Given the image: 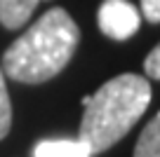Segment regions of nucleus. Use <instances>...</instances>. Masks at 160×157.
Returning <instances> with one entry per match:
<instances>
[{"label":"nucleus","instance_id":"nucleus-1","mask_svg":"<svg viewBox=\"0 0 160 157\" xmlns=\"http://www.w3.org/2000/svg\"><path fill=\"white\" fill-rule=\"evenodd\" d=\"M78 42L80 31L71 14L52 7L5 49L2 73L24 84L52 80L68 66Z\"/></svg>","mask_w":160,"mask_h":157},{"label":"nucleus","instance_id":"nucleus-4","mask_svg":"<svg viewBox=\"0 0 160 157\" xmlns=\"http://www.w3.org/2000/svg\"><path fill=\"white\" fill-rule=\"evenodd\" d=\"M33 157H92V150L80 138H45L35 143Z\"/></svg>","mask_w":160,"mask_h":157},{"label":"nucleus","instance_id":"nucleus-6","mask_svg":"<svg viewBox=\"0 0 160 157\" xmlns=\"http://www.w3.org/2000/svg\"><path fill=\"white\" fill-rule=\"evenodd\" d=\"M134 157H160V113L144 127L134 148Z\"/></svg>","mask_w":160,"mask_h":157},{"label":"nucleus","instance_id":"nucleus-7","mask_svg":"<svg viewBox=\"0 0 160 157\" xmlns=\"http://www.w3.org/2000/svg\"><path fill=\"white\" fill-rule=\"evenodd\" d=\"M10 127H12V101H10V92H7L5 73L0 68V141L7 136Z\"/></svg>","mask_w":160,"mask_h":157},{"label":"nucleus","instance_id":"nucleus-3","mask_svg":"<svg viewBox=\"0 0 160 157\" xmlns=\"http://www.w3.org/2000/svg\"><path fill=\"white\" fill-rule=\"evenodd\" d=\"M97 24L104 35L113 40H127L139 31L141 12L130 0H104L97 14Z\"/></svg>","mask_w":160,"mask_h":157},{"label":"nucleus","instance_id":"nucleus-9","mask_svg":"<svg viewBox=\"0 0 160 157\" xmlns=\"http://www.w3.org/2000/svg\"><path fill=\"white\" fill-rule=\"evenodd\" d=\"M141 14L151 24H160V0H141Z\"/></svg>","mask_w":160,"mask_h":157},{"label":"nucleus","instance_id":"nucleus-2","mask_svg":"<svg viewBox=\"0 0 160 157\" xmlns=\"http://www.w3.org/2000/svg\"><path fill=\"white\" fill-rule=\"evenodd\" d=\"M148 103L151 84L144 75H115L90 98H82L85 113L78 138L92 150V155L108 150L139 122Z\"/></svg>","mask_w":160,"mask_h":157},{"label":"nucleus","instance_id":"nucleus-5","mask_svg":"<svg viewBox=\"0 0 160 157\" xmlns=\"http://www.w3.org/2000/svg\"><path fill=\"white\" fill-rule=\"evenodd\" d=\"M38 2L40 0H0V24L10 31L21 28L31 19Z\"/></svg>","mask_w":160,"mask_h":157},{"label":"nucleus","instance_id":"nucleus-8","mask_svg":"<svg viewBox=\"0 0 160 157\" xmlns=\"http://www.w3.org/2000/svg\"><path fill=\"white\" fill-rule=\"evenodd\" d=\"M144 70H146L148 78L160 80V42L148 52V56H146V61H144Z\"/></svg>","mask_w":160,"mask_h":157}]
</instances>
